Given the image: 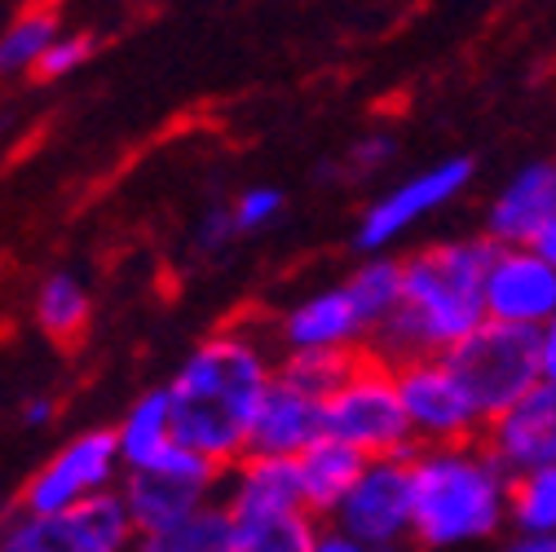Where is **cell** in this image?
<instances>
[{"mask_svg":"<svg viewBox=\"0 0 556 552\" xmlns=\"http://www.w3.org/2000/svg\"><path fill=\"white\" fill-rule=\"evenodd\" d=\"M500 252L504 248L495 239H464L406 256L402 310L376 331V344H367V354L380 359L389 372L420 359H446L455 344L491 323L485 279H491Z\"/></svg>","mask_w":556,"mask_h":552,"instance_id":"cell-1","label":"cell"},{"mask_svg":"<svg viewBox=\"0 0 556 552\" xmlns=\"http://www.w3.org/2000/svg\"><path fill=\"white\" fill-rule=\"evenodd\" d=\"M274 385L261 340L248 331H217L181 363L168 385L173 434L186 451L213 464H243L256 411Z\"/></svg>","mask_w":556,"mask_h":552,"instance_id":"cell-2","label":"cell"},{"mask_svg":"<svg viewBox=\"0 0 556 552\" xmlns=\"http://www.w3.org/2000/svg\"><path fill=\"white\" fill-rule=\"evenodd\" d=\"M415 526L410 535L425 548H446L464 539H485L504 513V473L472 447H420L410 460Z\"/></svg>","mask_w":556,"mask_h":552,"instance_id":"cell-3","label":"cell"},{"mask_svg":"<svg viewBox=\"0 0 556 552\" xmlns=\"http://www.w3.org/2000/svg\"><path fill=\"white\" fill-rule=\"evenodd\" d=\"M442 363L455 372V380L477 406V416L491 429L534 385H543L539 380L543 376V331L491 318L464 344H455Z\"/></svg>","mask_w":556,"mask_h":552,"instance_id":"cell-4","label":"cell"},{"mask_svg":"<svg viewBox=\"0 0 556 552\" xmlns=\"http://www.w3.org/2000/svg\"><path fill=\"white\" fill-rule=\"evenodd\" d=\"M323 434L331 442L354 447L367 460H415L420 455V442L410 434L406 406L397 393V376L371 354H363V367L354 372L350 385L323 402Z\"/></svg>","mask_w":556,"mask_h":552,"instance_id":"cell-5","label":"cell"},{"mask_svg":"<svg viewBox=\"0 0 556 552\" xmlns=\"http://www.w3.org/2000/svg\"><path fill=\"white\" fill-rule=\"evenodd\" d=\"M217 477H222V464L203 460V455H194V451H186L177 442L160 464L128 473L119 500H124V509L132 517V530L155 535V530L181 526L194 513H203L207 509V491H213Z\"/></svg>","mask_w":556,"mask_h":552,"instance_id":"cell-6","label":"cell"},{"mask_svg":"<svg viewBox=\"0 0 556 552\" xmlns=\"http://www.w3.org/2000/svg\"><path fill=\"white\" fill-rule=\"evenodd\" d=\"M397 393L406 406L410 434L420 447H472L485 434V421L477 416L472 398L455 380V372L442 359H420L393 372Z\"/></svg>","mask_w":556,"mask_h":552,"instance_id":"cell-7","label":"cell"},{"mask_svg":"<svg viewBox=\"0 0 556 552\" xmlns=\"http://www.w3.org/2000/svg\"><path fill=\"white\" fill-rule=\"evenodd\" d=\"M132 517L119 495H93L72 513H23L0 530V552H128Z\"/></svg>","mask_w":556,"mask_h":552,"instance_id":"cell-8","label":"cell"},{"mask_svg":"<svg viewBox=\"0 0 556 552\" xmlns=\"http://www.w3.org/2000/svg\"><path fill=\"white\" fill-rule=\"evenodd\" d=\"M119 464V438L111 429H89L76 442H66L23 491V513L49 517V513H72L102 495L111 481V468Z\"/></svg>","mask_w":556,"mask_h":552,"instance_id":"cell-9","label":"cell"},{"mask_svg":"<svg viewBox=\"0 0 556 552\" xmlns=\"http://www.w3.org/2000/svg\"><path fill=\"white\" fill-rule=\"evenodd\" d=\"M336 517H340V535L358 539L371 552L402 543V535H410L415 526L410 460H371Z\"/></svg>","mask_w":556,"mask_h":552,"instance_id":"cell-10","label":"cell"},{"mask_svg":"<svg viewBox=\"0 0 556 552\" xmlns=\"http://www.w3.org/2000/svg\"><path fill=\"white\" fill-rule=\"evenodd\" d=\"M481 451L500 464V473H539L556 468V385H534L508 416L481 434Z\"/></svg>","mask_w":556,"mask_h":552,"instance_id":"cell-11","label":"cell"},{"mask_svg":"<svg viewBox=\"0 0 556 552\" xmlns=\"http://www.w3.org/2000/svg\"><path fill=\"white\" fill-rule=\"evenodd\" d=\"M485 314L495 323L539 327L556 318V269L526 248H504L485 279Z\"/></svg>","mask_w":556,"mask_h":552,"instance_id":"cell-12","label":"cell"},{"mask_svg":"<svg viewBox=\"0 0 556 552\" xmlns=\"http://www.w3.org/2000/svg\"><path fill=\"white\" fill-rule=\"evenodd\" d=\"M323 402H314L309 393L292 389L274 376L261 411H256V425L248 438V455L256 460H301L314 442H323Z\"/></svg>","mask_w":556,"mask_h":552,"instance_id":"cell-13","label":"cell"},{"mask_svg":"<svg viewBox=\"0 0 556 552\" xmlns=\"http://www.w3.org/2000/svg\"><path fill=\"white\" fill-rule=\"evenodd\" d=\"M472 177V160H446L438 168H429L425 177H415L406 186H397L393 195H384L380 203H371L363 226H358V248H380L389 243L393 235H402L415 217H425L433 209H442V203Z\"/></svg>","mask_w":556,"mask_h":552,"instance_id":"cell-14","label":"cell"},{"mask_svg":"<svg viewBox=\"0 0 556 552\" xmlns=\"http://www.w3.org/2000/svg\"><path fill=\"white\" fill-rule=\"evenodd\" d=\"M556 222V164H530L521 168L508 190L495 199V209H491V239L504 248H521L547 230Z\"/></svg>","mask_w":556,"mask_h":552,"instance_id":"cell-15","label":"cell"},{"mask_svg":"<svg viewBox=\"0 0 556 552\" xmlns=\"http://www.w3.org/2000/svg\"><path fill=\"white\" fill-rule=\"evenodd\" d=\"M230 517H283V513H305V491H301V464L296 460H256L248 455L239 464L235 491L226 504Z\"/></svg>","mask_w":556,"mask_h":552,"instance_id":"cell-16","label":"cell"},{"mask_svg":"<svg viewBox=\"0 0 556 552\" xmlns=\"http://www.w3.org/2000/svg\"><path fill=\"white\" fill-rule=\"evenodd\" d=\"M367 327L354 310V297L344 288L318 292L309 301H301L288 318H283V344H292V354H309V350H354L350 340H358Z\"/></svg>","mask_w":556,"mask_h":552,"instance_id":"cell-17","label":"cell"},{"mask_svg":"<svg viewBox=\"0 0 556 552\" xmlns=\"http://www.w3.org/2000/svg\"><path fill=\"white\" fill-rule=\"evenodd\" d=\"M301 491H305V513H340V504L350 500V491L358 487V477L367 473V455H358L344 442H314L301 460Z\"/></svg>","mask_w":556,"mask_h":552,"instance_id":"cell-18","label":"cell"},{"mask_svg":"<svg viewBox=\"0 0 556 552\" xmlns=\"http://www.w3.org/2000/svg\"><path fill=\"white\" fill-rule=\"evenodd\" d=\"M115 438H119V460L128 464V473L160 464V460H164V455L177 447V434H173V406H168V389L147 393V398H137V402H132V411L124 416V425L115 429Z\"/></svg>","mask_w":556,"mask_h":552,"instance_id":"cell-19","label":"cell"},{"mask_svg":"<svg viewBox=\"0 0 556 552\" xmlns=\"http://www.w3.org/2000/svg\"><path fill=\"white\" fill-rule=\"evenodd\" d=\"M363 354L367 350H309V354H288L283 367H278L274 376L283 380V385H292V389H301V393H309L314 402H327V398H336L344 385L354 380V372L363 367Z\"/></svg>","mask_w":556,"mask_h":552,"instance_id":"cell-20","label":"cell"},{"mask_svg":"<svg viewBox=\"0 0 556 552\" xmlns=\"http://www.w3.org/2000/svg\"><path fill=\"white\" fill-rule=\"evenodd\" d=\"M58 10L53 5H27L14 14V23L0 36V76H18V72H36L40 58L58 45Z\"/></svg>","mask_w":556,"mask_h":552,"instance_id":"cell-21","label":"cell"},{"mask_svg":"<svg viewBox=\"0 0 556 552\" xmlns=\"http://www.w3.org/2000/svg\"><path fill=\"white\" fill-rule=\"evenodd\" d=\"M36 323L53 344L72 350V344L85 340V327H89V292L72 274H49L36 297Z\"/></svg>","mask_w":556,"mask_h":552,"instance_id":"cell-22","label":"cell"},{"mask_svg":"<svg viewBox=\"0 0 556 552\" xmlns=\"http://www.w3.org/2000/svg\"><path fill=\"white\" fill-rule=\"evenodd\" d=\"M318 535L309 513L283 517H230L226 552H314Z\"/></svg>","mask_w":556,"mask_h":552,"instance_id":"cell-23","label":"cell"},{"mask_svg":"<svg viewBox=\"0 0 556 552\" xmlns=\"http://www.w3.org/2000/svg\"><path fill=\"white\" fill-rule=\"evenodd\" d=\"M344 292L354 297V310L367 331H380L397 310H402V261H371L358 269Z\"/></svg>","mask_w":556,"mask_h":552,"instance_id":"cell-24","label":"cell"},{"mask_svg":"<svg viewBox=\"0 0 556 552\" xmlns=\"http://www.w3.org/2000/svg\"><path fill=\"white\" fill-rule=\"evenodd\" d=\"M226 535H230V513L207 504L181 526L142 535L132 552H226Z\"/></svg>","mask_w":556,"mask_h":552,"instance_id":"cell-25","label":"cell"},{"mask_svg":"<svg viewBox=\"0 0 556 552\" xmlns=\"http://www.w3.org/2000/svg\"><path fill=\"white\" fill-rule=\"evenodd\" d=\"M513 517L530 530V539H547L556 530V468L521 473L508 491Z\"/></svg>","mask_w":556,"mask_h":552,"instance_id":"cell-26","label":"cell"},{"mask_svg":"<svg viewBox=\"0 0 556 552\" xmlns=\"http://www.w3.org/2000/svg\"><path fill=\"white\" fill-rule=\"evenodd\" d=\"M93 49H98V36H93V32L58 36V45L40 58V66H36L31 76H36V80H58V76H66V72H76V66H85Z\"/></svg>","mask_w":556,"mask_h":552,"instance_id":"cell-27","label":"cell"},{"mask_svg":"<svg viewBox=\"0 0 556 552\" xmlns=\"http://www.w3.org/2000/svg\"><path fill=\"white\" fill-rule=\"evenodd\" d=\"M278 209H283V195L269 190V186H256V190L239 195V203H235V226H239V230H261Z\"/></svg>","mask_w":556,"mask_h":552,"instance_id":"cell-28","label":"cell"},{"mask_svg":"<svg viewBox=\"0 0 556 552\" xmlns=\"http://www.w3.org/2000/svg\"><path fill=\"white\" fill-rule=\"evenodd\" d=\"M389 155H393V137H367V142L354 147L350 164H354V173H371V168H380Z\"/></svg>","mask_w":556,"mask_h":552,"instance_id":"cell-29","label":"cell"},{"mask_svg":"<svg viewBox=\"0 0 556 552\" xmlns=\"http://www.w3.org/2000/svg\"><path fill=\"white\" fill-rule=\"evenodd\" d=\"M235 230H239V226H235V213H222V209H217V213H207V217H203V226H199V243H203V248H222Z\"/></svg>","mask_w":556,"mask_h":552,"instance_id":"cell-30","label":"cell"},{"mask_svg":"<svg viewBox=\"0 0 556 552\" xmlns=\"http://www.w3.org/2000/svg\"><path fill=\"white\" fill-rule=\"evenodd\" d=\"M543 380L556 385V318H552L547 331H543Z\"/></svg>","mask_w":556,"mask_h":552,"instance_id":"cell-31","label":"cell"},{"mask_svg":"<svg viewBox=\"0 0 556 552\" xmlns=\"http://www.w3.org/2000/svg\"><path fill=\"white\" fill-rule=\"evenodd\" d=\"M314 552H371V548H363V543L350 539V535H323V539L314 543Z\"/></svg>","mask_w":556,"mask_h":552,"instance_id":"cell-32","label":"cell"},{"mask_svg":"<svg viewBox=\"0 0 556 552\" xmlns=\"http://www.w3.org/2000/svg\"><path fill=\"white\" fill-rule=\"evenodd\" d=\"M534 252H539V256H543V261L556 269V222H552V226H547V230L534 239Z\"/></svg>","mask_w":556,"mask_h":552,"instance_id":"cell-33","label":"cell"},{"mask_svg":"<svg viewBox=\"0 0 556 552\" xmlns=\"http://www.w3.org/2000/svg\"><path fill=\"white\" fill-rule=\"evenodd\" d=\"M49 411H53L49 402H27V425H45V421H49Z\"/></svg>","mask_w":556,"mask_h":552,"instance_id":"cell-34","label":"cell"}]
</instances>
